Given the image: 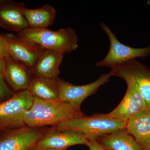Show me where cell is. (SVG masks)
<instances>
[{
    "label": "cell",
    "instance_id": "16",
    "mask_svg": "<svg viewBox=\"0 0 150 150\" xmlns=\"http://www.w3.org/2000/svg\"><path fill=\"white\" fill-rule=\"evenodd\" d=\"M97 141L108 149L144 150L134 137L125 129L100 137Z\"/></svg>",
    "mask_w": 150,
    "mask_h": 150
},
{
    "label": "cell",
    "instance_id": "11",
    "mask_svg": "<svg viewBox=\"0 0 150 150\" xmlns=\"http://www.w3.org/2000/svg\"><path fill=\"white\" fill-rule=\"evenodd\" d=\"M25 4L10 0H0V27L21 32L29 28L24 15Z\"/></svg>",
    "mask_w": 150,
    "mask_h": 150
},
{
    "label": "cell",
    "instance_id": "5",
    "mask_svg": "<svg viewBox=\"0 0 150 150\" xmlns=\"http://www.w3.org/2000/svg\"><path fill=\"white\" fill-rule=\"evenodd\" d=\"M101 29L110 41V48L106 56L96 64L97 67H108L120 64L138 58L144 59L150 55V45L144 48H134L121 43L110 28L103 22L100 23Z\"/></svg>",
    "mask_w": 150,
    "mask_h": 150
},
{
    "label": "cell",
    "instance_id": "21",
    "mask_svg": "<svg viewBox=\"0 0 150 150\" xmlns=\"http://www.w3.org/2000/svg\"><path fill=\"white\" fill-rule=\"evenodd\" d=\"M86 146L88 147L90 150H108L97 141H88Z\"/></svg>",
    "mask_w": 150,
    "mask_h": 150
},
{
    "label": "cell",
    "instance_id": "12",
    "mask_svg": "<svg viewBox=\"0 0 150 150\" xmlns=\"http://www.w3.org/2000/svg\"><path fill=\"white\" fill-rule=\"evenodd\" d=\"M87 142L85 137L80 132L72 130L59 131L51 127L37 145L43 148L67 150L74 145H86Z\"/></svg>",
    "mask_w": 150,
    "mask_h": 150
},
{
    "label": "cell",
    "instance_id": "15",
    "mask_svg": "<svg viewBox=\"0 0 150 150\" xmlns=\"http://www.w3.org/2000/svg\"><path fill=\"white\" fill-rule=\"evenodd\" d=\"M64 54L45 49L40 54L33 70L35 76L57 79L60 74L59 67L62 64Z\"/></svg>",
    "mask_w": 150,
    "mask_h": 150
},
{
    "label": "cell",
    "instance_id": "17",
    "mask_svg": "<svg viewBox=\"0 0 150 150\" xmlns=\"http://www.w3.org/2000/svg\"><path fill=\"white\" fill-rule=\"evenodd\" d=\"M59 78L50 79L34 76L30 84L28 90L33 97L43 100L59 98Z\"/></svg>",
    "mask_w": 150,
    "mask_h": 150
},
{
    "label": "cell",
    "instance_id": "6",
    "mask_svg": "<svg viewBox=\"0 0 150 150\" xmlns=\"http://www.w3.org/2000/svg\"><path fill=\"white\" fill-rule=\"evenodd\" d=\"M112 76L132 81L150 109V70L137 59L110 67Z\"/></svg>",
    "mask_w": 150,
    "mask_h": 150
},
{
    "label": "cell",
    "instance_id": "24",
    "mask_svg": "<svg viewBox=\"0 0 150 150\" xmlns=\"http://www.w3.org/2000/svg\"><path fill=\"white\" fill-rule=\"evenodd\" d=\"M146 150H150V145L148 147L147 149Z\"/></svg>",
    "mask_w": 150,
    "mask_h": 150
},
{
    "label": "cell",
    "instance_id": "20",
    "mask_svg": "<svg viewBox=\"0 0 150 150\" xmlns=\"http://www.w3.org/2000/svg\"><path fill=\"white\" fill-rule=\"evenodd\" d=\"M6 48L4 40L1 35L0 38V75L4 76L5 71L6 60L9 56Z\"/></svg>",
    "mask_w": 150,
    "mask_h": 150
},
{
    "label": "cell",
    "instance_id": "18",
    "mask_svg": "<svg viewBox=\"0 0 150 150\" xmlns=\"http://www.w3.org/2000/svg\"><path fill=\"white\" fill-rule=\"evenodd\" d=\"M24 15L30 28H47L54 23L56 11L52 6L46 4L38 8H25Z\"/></svg>",
    "mask_w": 150,
    "mask_h": 150
},
{
    "label": "cell",
    "instance_id": "14",
    "mask_svg": "<svg viewBox=\"0 0 150 150\" xmlns=\"http://www.w3.org/2000/svg\"><path fill=\"white\" fill-rule=\"evenodd\" d=\"M125 129L144 149L150 145V109L137 113L126 123Z\"/></svg>",
    "mask_w": 150,
    "mask_h": 150
},
{
    "label": "cell",
    "instance_id": "26",
    "mask_svg": "<svg viewBox=\"0 0 150 150\" xmlns=\"http://www.w3.org/2000/svg\"><path fill=\"white\" fill-rule=\"evenodd\" d=\"M108 150H110V149H108Z\"/></svg>",
    "mask_w": 150,
    "mask_h": 150
},
{
    "label": "cell",
    "instance_id": "10",
    "mask_svg": "<svg viewBox=\"0 0 150 150\" xmlns=\"http://www.w3.org/2000/svg\"><path fill=\"white\" fill-rule=\"evenodd\" d=\"M125 81L127 88L123 99L118 106L107 115L126 123L134 115L148 108L144 99L134 83L128 80Z\"/></svg>",
    "mask_w": 150,
    "mask_h": 150
},
{
    "label": "cell",
    "instance_id": "2",
    "mask_svg": "<svg viewBox=\"0 0 150 150\" xmlns=\"http://www.w3.org/2000/svg\"><path fill=\"white\" fill-rule=\"evenodd\" d=\"M126 122L119 121L107 114L83 115L61 123L54 127L55 130H72L83 134L88 141H97L100 137L124 129Z\"/></svg>",
    "mask_w": 150,
    "mask_h": 150
},
{
    "label": "cell",
    "instance_id": "13",
    "mask_svg": "<svg viewBox=\"0 0 150 150\" xmlns=\"http://www.w3.org/2000/svg\"><path fill=\"white\" fill-rule=\"evenodd\" d=\"M4 77L10 87L17 93L28 90L34 75L29 67L9 55L6 60Z\"/></svg>",
    "mask_w": 150,
    "mask_h": 150
},
{
    "label": "cell",
    "instance_id": "7",
    "mask_svg": "<svg viewBox=\"0 0 150 150\" xmlns=\"http://www.w3.org/2000/svg\"><path fill=\"white\" fill-rule=\"evenodd\" d=\"M50 129L25 126L0 134V150H30Z\"/></svg>",
    "mask_w": 150,
    "mask_h": 150
},
{
    "label": "cell",
    "instance_id": "4",
    "mask_svg": "<svg viewBox=\"0 0 150 150\" xmlns=\"http://www.w3.org/2000/svg\"><path fill=\"white\" fill-rule=\"evenodd\" d=\"M33 100L27 90L16 93L10 99L0 103V134L26 126L23 114L31 108Z\"/></svg>",
    "mask_w": 150,
    "mask_h": 150
},
{
    "label": "cell",
    "instance_id": "22",
    "mask_svg": "<svg viewBox=\"0 0 150 150\" xmlns=\"http://www.w3.org/2000/svg\"><path fill=\"white\" fill-rule=\"evenodd\" d=\"M30 150H67L66 149H49V148H45L38 146L37 145L34 146Z\"/></svg>",
    "mask_w": 150,
    "mask_h": 150
},
{
    "label": "cell",
    "instance_id": "8",
    "mask_svg": "<svg viewBox=\"0 0 150 150\" xmlns=\"http://www.w3.org/2000/svg\"><path fill=\"white\" fill-rule=\"evenodd\" d=\"M1 35L9 55L14 60L27 66L33 71L38 58L45 49L18 35L7 34Z\"/></svg>",
    "mask_w": 150,
    "mask_h": 150
},
{
    "label": "cell",
    "instance_id": "23",
    "mask_svg": "<svg viewBox=\"0 0 150 150\" xmlns=\"http://www.w3.org/2000/svg\"><path fill=\"white\" fill-rule=\"evenodd\" d=\"M147 4L149 5L150 6V0H148L147 1Z\"/></svg>",
    "mask_w": 150,
    "mask_h": 150
},
{
    "label": "cell",
    "instance_id": "1",
    "mask_svg": "<svg viewBox=\"0 0 150 150\" xmlns=\"http://www.w3.org/2000/svg\"><path fill=\"white\" fill-rule=\"evenodd\" d=\"M83 115L80 108L59 98L43 100L34 97L31 108L24 112L23 120L25 126L32 128L54 127Z\"/></svg>",
    "mask_w": 150,
    "mask_h": 150
},
{
    "label": "cell",
    "instance_id": "19",
    "mask_svg": "<svg viewBox=\"0 0 150 150\" xmlns=\"http://www.w3.org/2000/svg\"><path fill=\"white\" fill-rule=\"evenodd\" d=\"M15 93L8 85L4 76L0 75V103L10 99Z\"/></svg>",
    "mask_w": 150,
    "mask_h": 150
},
{
    "label": "cell",
    "instance_id": "9",
    "mask_svg": "<svg viewBox=\"0 0 150 150\" xmlns=\"http://www.w3.org/2000/svg\"><path fill=\"white\" fill-rule=\"evenodd\" d=\"M111 76L112 74L110 72L101 75L96 81L91 83L80 86L75 85L59 79V98L62 101L80 108L83 100L96 93L100 87L109 82Z\"/></svg>",
    "mask_w": 150,
    "mask_h": 150
},
{
    "label": "cell",
    "instance_id": "3",
    "mask_svg": "<svg viewBox=\"0 0 150 150\" xmlns=\"http://www.w3.org/2000/svg\"><path fill=\"white\" fill-rule=\"evenodd\" d=\"M19 37L38 44L44 49L64 54L75 51L79 39L71 28H61L54 31L47 28H28L18 33Z\"/></svg>",
    "mask_w": 150,
    "mask_h": 150
},
{
    "label": "cell",
    "instance_id": "25",
    "mask_svg": "<svg viewBox=\"0 0 150 150\" xmlns=\"http://www.w3.org/2000/svg\"><path fill=\"white\" fill-rule=\"evenodd\" d=\"M1 35H0V38H1Z\"/></svg>",
    "mask_w": 150,
    "mask_h": 150
}]
</instances>
